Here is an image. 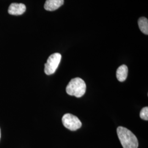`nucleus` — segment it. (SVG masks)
<instances>
[{
	"label": "nucleus",
	"mask_w": 148,
	"mask_h": 148,
	"mask_svg": "<svg viewBox=\"0 0 148 148\" xmlns=\"http://www.w3.org/2000/svg\"><path fill=\"white\" fill-rule=\"evenodd\" d=\"M140 117L146 121L148 120V107H144L140 112Z\"/></svg>",
	"instance_id": "nucleus-9"
},
{
	"label": "nucleus",
	"mask_w": 148,
	"mask_h": 148,
	"mask_svg": "<svg viewBox=\"0 0 148 148\" xmlns=\"http://www.w3.org/2000/svg\"><path fill=\"white\" fill-rule=\"evenodd\" d=\"M86 85L85 81L79 77H76L69 82L66 88V93L69 95L75 96L77 98L82 97L85 95Z\"/></svg>",
	"instance_id": "nucleus-2"
},
{
	"label": "nucleus",
	"mask_w": 148,
	"mask_h": 148,
	"mask_svg": "<svg viewBox=\"0 0 148 148\" xmlns=\"http://www.w3.org/2000/svg\"><path fill=\"white\" fill-rule=\"evenodd\" d=\"M138 23L140 31L147 35L148 34V19L145 17H140L138 20Z\"/></svg>",
	"instance_id": "nucleus-8"
},
{
	"label": "nucleus",
	"mask_w": 148,
	"mask_h": 148,
	"mask_svg": "<svg viewBox=\"0 0 148 148\" xmlns=\"http://www.w3.org/2000/svg\"><path fill=\"white\" fill-rule=\"evenodd\" d=\"M64 4V0H46L44 8L48 11H54Z\"/></svg>",
	"instance_id": "nucleus-6"
},
{
	"label": "nucleus",
	"mask_w": 148,
	"mask_h": 148,
	"mask_svg": "<svg viewBox=\"0 0 148 148\" xmlns=\"http://www.w3.org/2000/svg\"><path fill=\"white\" fill-rule=\"evenodd\" d=\"M26 6L23 3H13L8 8V12L10 14L19 16L23 14L26 11Z\"/></svg>",
	"instance_id": "nucleus-5"
},
{
	"label": "nucleus",
	"mask_w": 148,
	"mask_h": 148,
	"mask_svg": "<svg viewBox=\"0 0 148 148\" xmlns=\"http://www.w3.org/2000/svg\"><path fill=\"white\" fill-rule=\"evenodd\" d=\"M62 59V55L58 53H53L48 58L45 64V73L47 75L54 74L58 67Z\"/></svg>",
	"instance_id": "nucleus-3"
},
{
	"label": "nucleus",
	"mask_w": 148,
	"mask_h": 148,
	"mask_svg": "<svg viewBox=\"0 0 148 148\" xmlns=\"http://www.w3.org/2000/svg\"><path fill=\"white\" fill-rule=\"evenodd\" d=\"M119 139L123 148H138L137 138L130 130L125 127L119 126L117 128Z\"/></svg>",
	"instance_id": "nucleus-1"
},
{
	"label": "nucleus",
	"mask_w": 148,
	"mask_h": 148,
	"mask_svg": "<svg viewBox=\"0 0 148 148\" xmlns=\"http://www.w3.org/2000/svg\"><path fill=\"white\" fill-rule=\"evenodd\" d=\"M128 71V68L126 65H122L117 69L116 77L120 82H123L126 79Z\"/></svg>",
	"instance_id": "nucleus-7"
},
{
	"label": "nucleus",
	"mask_w": 148,
	"mask_h": 148,
	"mask_svg": "<svg viewBox=\"0 0 148 148\" xmlns=\"http://www.w3.org/2000/svg\"><path fill=\"white\" fill-rule=\"evenodd\" d=\"M0 139H1V129H0Z\"/></svg>",
	"instance_id": "nucleus-10"
},
{
	"label": "nucleus",
	"mask_w": 148,
	"mask_h": 148,
	"mask_svg": "<svg viewBox=\"0 0 148 148\" xmlns=\"http://www.w3.org/2000/svg\"><path fill=\"white\" fill-rule=\"evenodd\" d=\"M64 126L69 130L75 131L82 126V123L79 118L71 114H65L62 117Z\"/></svg>",
	"instance_id": "nucleus-4"
}]
</instances>
